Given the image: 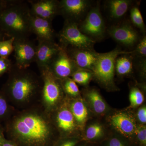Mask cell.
I'll list each match as a JSON object with an SVG mask.
<instances>
[{"mask_svg":"<svg viewBox=\"0 0 146 146\" xmlns=\"http://www.w3.org/2000/svg\"><path fill=\"white\" fill-rule=\"evenodd\" d=\"M30 8L22 1H11L0 11V27L5 36L14 39L28 38L31 34Z\"/></svg>","mask_w":146,"mask_h":146,"instance_id":"6da1fadb","label":"cell"},{"mask_svg":"<svg viewBox=\"0 0 146 146\" xmlns=\"http://www.w3.org/2000/svg\"><path fill=\"white\" fill-rule=\"evenodd\" d=\"M14 134L24 143L39 146L45 143L50 134L48 123L41 116L27 114L17 118L13 125Z\"/></svg>","mask_w":146,"mask_h":146,"instance_id":"7a4b0ae2","label":"cell"},{"mask_svg":"<svg viewBox=\"0 0 146 146\" xmlns=\"http://www.w3.org/2000/svg\"><path fill=\"white\" fill-rule=\"evenodd\" d=\"M9 72L6 91L17 101H26L39 90V79L27 69H20L13 64Z\"/></svg>","mask_w":146,"mask_h":146,"instance_id":"3957f363","label":"cell"},{"mask_svg":"<svg viewBox=\"0 0 146 146\" xmlns=\"http://www.w3.org/2000/svg\"><path fill=\"white\" fill-rule=\"evenodd\" d=\"M131 51H125L119 47L106 53H99L92 72L97 81L106 88L115 87V61L120 55L131 54Z\"/></svg>","mask_w":146,"mask_h":146,"instance_id":"277c9868","label":"cell"},{"mask_svg":"<svg viewBox=\"0 0 146 146\" xmlns=\"http://www.w3.org/2000/svg\"><path fill=\"white\" fill-rule=\"evenodd\" d=\"M81 32L94 42L105 37L107 29L101 11L99 2L92 6L84 19L78 24Z\"/></svg>","mask_w":146,"mask_h":146,"instance_id":"5b68a950","label":"cell"},{"mask_svg":"<svg viewBox=\"0 0 146 146\" xmlns=\"http://www.w3.org/2000/svg\"><path fill=\"white\" fill-rule=\"evenodd\" d=\"M61 47L80 49H94L96 42L82 33L78 28V24L65 21L63 28L57 35Z\"/></svg>","mask_w":146,"mask_h":146,"instance_id":"8992f818","label":"cell"},{"mask_svg":"<svg viewBox=\"0 0 146 146\" xmlns=\"http://www.w3.org/2000/svg\"><path fill=\"white\" fill-rule=\"evenodd\" d=\"M107 33L115 42L127 48L136 46L143 36L128 21L112 25L107 29Z\"/></svg>","mask_w":146,"mask_h":146,"instance_id":"52a82bcc","label":"cell"},{"mask_svg":"<svg viewBox=\"0 0 146 146\" xmlns=\"http://www.w3.org/2000/svg\"><path fill=\"white\" fill-rule=\"evenodd\" d=\"M93 3L89 0H61L59 1V15L65 21L78 24L85 18Z\"/></svg>","mask_w":146,"mask_h":146,"instance_id":"ba28073f","label":"cell"},{"mask_svg":"<svg viewBox=\"0 0 146 146\" xmlns=\"http://www.w3.org/2000/svg\"><path fill=\"white\" fill-rule=\"evenodd\" d=\"M41 72L43 82V99L48 107H54L60 100L63 94L60 79L56 77L49 69Z\"/></svg>","mask_w":146,"mask_h":146,"instance_id":"9c48e42d","label":"cell"},{"mask_svg":"<svg viewBox=\"0 0 146 146\" xmlns=\"http://www.w3.org/2000/svg\"><path fill=\"white\" fill-rule=\"evenodd\" d=\"M36 46L28 38L14 39L13 51L15 53V65L20 69H27L35 62Z\"/></svg>","mask_w":146,"mask_h":146,"instance_id":"30bf717a","label":"cell"},{"mask_svg":"<svg viewBox=\"0 0 146 146\" xmlns=\"http://www.w3.org/2000/svg\"><path fill=\"white\" fill-rule=\"evenodd\" d=\"M48 69L56 77L64 79L72 76L78 68L68 54L66 49L61 47L50 64Z\"/></svg>","mask_w":146,"mask_h":146,"instance_id":"8fae6325","label":"cell"},{"mask_svg":"<svg viewBox=\"0 0 146 146\" xmlns=\"http://www.w3.org/2000/svg\"><path fill=\"white\" fill-rule=\"evenodd\" d=\"M61 48V46L54 42L38 41L35 62L40 72L48 69L50 64Z\"/></svg>","mask_w":146,"mask_h":146,"instance_id":"7c38bea8","label":"cell"},{"mask_svg":"<svg viewBox=\"0 0 146 146\" xmlns=\"http://www.w3.org/2000/svg\"><path fill=\"white\" fill-rule=\"evenodd\" d=\"M68 54L78 69L92 72L99 53L94 49L69 48H66Z\"/></svg>","mask_w":146,"mask_h":146,"instance_id":"4fadbf2b","label":"cell"},{"mask_svg":"<svg viewBox=\"0 0 146 146\" xmlns=\"http://www.w3.org/2000/svg\"><path fill=\"white\" fill-rule=\"evenodd\" d=\"M28 2L31 5L32 15L51 21L59 15V1L33 0Z\"/></svg>","mask_w":146,"mask_h":146,"instance_id":"5bb4252c","label":"cell"},{"mask_svg":"<svg viewBox=\"0 0 146 146\" xmlns=\"http://www.w3.org/2000/svg\"><path fill=\"white\" fill-rule=\"evenodd\" d=\"M52 21L32 15V33L36 35L38 41L54 42L56 34L53 28Z\"/></svg>","mask_w":146,"mask_h":146,"instance_id":"9a60e30c","label":"cell"},{"mask_svg":"<svg viewBox=\"0 0 146 146\" xmlns=\"http://www.w3.org/2000/svg\"><path fill=\"white\" fill-rule=\"evenodd\" d=\"M133 3L131 0H108L105 2L104 9L110 20L118 22L125 17Z\"/></svg>","mask_w":146,"mask_h":146,"instance_id":"2e32d148","label":"cell"},{"mask_svg":"<svg viewBox=\"0 0 146 146\" xmlns=\"http://www.w3.org/2000/svg\"><path fill=\"white\" fill-rule=\"evenodd\" d=\"M110 122L115 129L120 133L130 137L136 134L137 126L134 119L126 112L115 113L110 118Z\"/></svg>","mask_w":146,"mask_h":146,"instance_id":"e0dca14e","label":"cell"},{"mask_svg":"<svg viewBox=\"0 0 146 146\" xmlns=\"http://www.w3.org/2000/svg\"><path fill=\"white\" fill-rule=\"evenodd\" d=\"M85 97L91 109L98 115L104 114L108 110V106L99 92L95 89L88 90Z\"/></svg>","mask_w":146,"mask_h":146,"instance_id":"ac0fdd59","label":"cell"},{"mask_svg":"<svg viewBox=\"0 0 146 146\" xmlns=\"http://www.w3.org/2000/svg\"><path fill=\"white\" fill-rule=\"evenodd\" d=\"M58 126L60 129L66 132L72 131L75 128V120L70 110L63 108L58 113Z\"/></svg>","mask_w":146,"mask_h":146,"instance_id":"d6986e66","label":"cell"},{"mask_svg":"<svg viewBox=\"0 0 146 146\" xmlns=\"http://www.w3.org/2000/svg\"><path fill=\"white\" fill-rule=\"evenodd\" d=\"M70 110L78 125L83 127L88 117V109L84 102L80 99L74 101L71 103Z\"/></svg>","mask_w":146,"mask_h":146,"instance_id":"ffe728a7","label":"cell"},{"mask_svg":"<svg viewBox=\"0 0 146 146\" xmlns=\"http://www.w3.org/2000/svg\"><path fill=\"white\" fill-rule=\"evenodd\" d=\"M133 64V57L131 55H120L115 61V71L119 75H127L132 72Z\"/></svg>","mask_w":146,"mask_h":146,"instance_id":"44dd1931","label":"cell"},{"mask_svg":"<svg viewBox=\"0 0 146 146\" xmlns=\"http://www.w3.org/2000/svg\"><path fill=\"white\" fill-rule=\"evenodd\" d=\"M129 11L131 23L135 28L138 29L140 32L145 34L146 27L138 5H133Z\"/></svg>","mask_w":146,"mask_h":146,"instance_id":"7402d4cb","label":"cell"},{"mask_svg":"<svg viewBox=\"0 0 146 146\" xmlns=\"http://www.w3.org/2000/svg\"><path fill=\"white\" fill-rule=\"evenodd\" d=\"M71 76L76 83L86 85L91 80L93 75L91 71L78 69L73 73Z\"/></svg>","mask_w":146,"mask_h":146,"instance_id":"603a6c76","label":"cell"},{"mask_svg":"<svg viewBox=\"0 0 146 146\" xmlns=\"http://www.w3.org/2000/svg\"><path fill=\"white\" fill-rule=\"evenodd\" d=\"M104 134V130L101 125L98 123L92 124L86 129L85 136L89 140L100 138Z\"/></svg>","mask_w":146,"mask_h":146,"instance_id":"cb8c5ba5","label":"cell"},{"mask_svg":"<svg viewBox=\"0 0 146 146\" xmlns=\"http://www.w3.org/2000/svg\"><path fill=\"white\" fill-rule=\"evenodd\" d=\"M130 106L132 108L138 107L144 101V97L140 89L133 87L131 89L129 96Z\"/></svg>","mask_w":146,"mask_h":146,"instance_id":"d4e9b609","label":"cell"},{"mask_svg":"<svg viewBox=\"0 0 146 146\" xmlns=\"http://www.w3.org/2000/svg\"><path fill=\"white\" fill-rule=\"evenodd\" d=\"M14 38L0 41V57L8 58L13 52Z\"/></svg>","mask_w":146,"mask_h":146,"instance_id":"484cf974","label":"cell"},{"mask_svg":"<svg viewBox=\"0 0 146 146\" xmlns=\"http://www.w3.org/2000/svg\"><path fill=\"white\" fill-rule=\"evenodd\" d=\"M63 88L65 92L71 96L76 97L80 94L79 89L76 84L72 79H64Z\"/></svg>","mask_w":146,"mask_h":146,"instance_id":"4316f807","label":"cell"},{"mask_svg":"<svg viewBox=\"0 0 146 146\" xmlns=\"http://www.w3.org/2000/svg\"><path fill=\"white\" fill-rule=\"evenodd\" d=\"M132 56L137 58H143L146 56V36L144 35L135 46V49L131 51Z\"/></svg>","mask_w":146,"mask_h":146,"instance_id":"83f0119b","label":"cell"},{"mask_svg":"<svg viewBox=\"0 0 146 146\" xmlns=\"http://www.w3.org/2000/svg\"><path fill=\"white\" fill-rule=\"evenodd\" d=\"M13 64L8 58L0 57V76L7 72H9Z\"/></svg>","mask_w":146,"mask_h":146,"instance_id":"f1b7e54d","label":"cell"},{"mask_svg":"<svg viewBox=\"0 0 146 146\" xmlns=\"http://www.w3.org/2000/svg\"><path fill=\"white\" fill-rule=\"evenodd\" d=\"M138 141L142 145H146V127L145 125H140L137 126L136 134Z\"/></svg>","mask_w":146,"mask_h":146,"instance_id":"f546056e","label":"cell"},{"mask_svg":"<svg viewBox=\"0 0 146 146\" xmlns=\"http://www.w3.org/2000/svg\"><path fill=\"white\" fill-rule=\"evenodd\" d=\"M8 110V105L5 98L0 94V117H3Z\"/></svg>","mask_w":146,"mask_h":146,"instance_id":"4dcf8cb0","label":"cell"},{"mask_svg":"<svg viewBox=\"0 0 146 146\" xmlns=\"http://www.w3.org/2000/svg\"><path fill=\"white\" fill-rule=\"evenodd\" d=\"M137 119L141 123L144 124L146 123V107L145 106L140 107L137 112Z\"/></svg>","mask_w":146,"mask_h":146,"instance_id":"1f68e13d","label":"cell"},{"mask_svg":"<svg viewBox=\"0 0 146 146\" xmlns=\"http://www.w3.org/2000/svg\"><path fill=\"white\" fill-rule=\"evenodd\" d=\"M108 146H125V145L120 138L114 137L110 140Z\"/></svg>","mask_w":146,"mask_h":146,"instance_id":"d6a6232c","label":"cell"},{"mask_svg":"<svg viewBox=\"0 0 146 146\" xmlns=\"http://www.w3.org/2000/svg\"><path fill=\"white\" fill-rule=\"evenodd\" d=\"M78 142L76 139H70L65 140L60 143L59 146H75Z\"/></svg>","mask_w":146,"mask_h":146,"instance_id":"836d02e7","label":"cell"},{"mask_svg":"<svg viewBox=\"0 0 146 146\" xmlns=\"http://www.w3.org/2000/svg\"><path fill=\"white\" fill-rule=\"evenodd\" d=\"M11 1H0V11L7 6Z\"/></svg>","mask_w":146,"mask_h":146,"instance_id":"e575fe53","label":"cell"},{"mask_svg":"<svg viewBox=\"0 0 146 146\" xmlns=\"http://www.w3.org/2000/svg\"><path fill=\"white\" fill-rule=\"evenodd\" d=\"M2 146H17L13 142L11 141L5 140Z\"/></svg>","mask_w":146,"mask_h":146,"instance_id":"d590c367","label":"cell"},{"mask_svg":"<svg viewBox=\"0 0 146 146\" xmlns=\"http://www.w3.org/2000/svg\"><path fill=\"white\" fill-rule=\"evenodd\" d=\"M5 140L2 131L0 129V146H2L4 141Z\"/></svg>","mask_w":146,"mask_h":146,"instance_id":"8d00e7d4","label":"cell"},{"mask_svg":"<svg viewBox=\"0 0 146 146\" xmlns=\"http://www.w3.org/2000/svg\"><path fill=\"white\" fill-rule=\"evenodd\" d=\"M5 35L1 29L0 27V41L5 40Z\"/></svg>","mask_w":146,"mask_h":146,"instance_id":"74e56055","label":"cell"}]
</instances>
